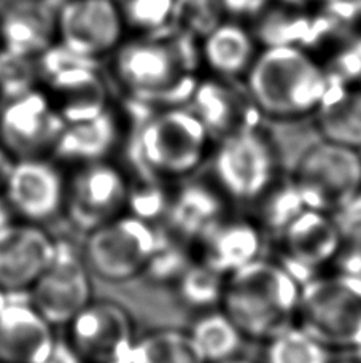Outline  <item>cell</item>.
<instances>
[{
  "label": "cell",
  "mask_w": 361,
  "mask_h": 363,
  "mask_svg": "<svg viewBox=\"0 0 361 363\" xmlns=\"http://www.w3.org/2000/svg\"><path fill=\"white\" fill-rule=\"evenodd\" d=\"M107 61L112 82L137 110L188 106L202 79L199 42L172 28L127 37Z\"/></svg>",
  "instance_id": "6da1fadb"
},
{
  "label": "cell",
  "mask_w": 361,
  "mask_h": 363,
  "mask_svg": "<svg viewBox=\"0 0 361 363\" xmlns=\"http://www.w3.org/2000/svg\"><path fill=\"white\" fill-rule=\"evenodd\" d=\"M242 83L263 116L299 120L317 113L333 82L312 50L266 45Z\"/></svg>",
  "instance_id": "7a4b0ae2"
},
{
  "label": "cell",
  "mask_w": 361,
  "mask_h": 363,
  "mask_svg": "<svg viewBox=\"0 0 361 363\" xmlns=\"http://www.w3.org/2000/svg\"><path fill=\"white\" fill-rule=\"evenodd\" d=\"M131 110V160L140 177L164 184L182 180L207 158L212 135L190 106Z\"/></svg>",
  "instance_id": "3957f363"
},
{
  "label": "cell",
  "mask_w": 361,
  "mask_h": 363,
  "mask_svg": "<svg viewBox=\"0 0 361 363\" xmlns=\"http://www.w3.org/2000/svg\"><path fill=\"white\" fill-rule=\"evenodd\" d=\"M301 285L280 262L260 257L227 277L222 309L245 338L269 340L298 319Z\"/></svg>",
  "instance_id": "277c9868"
},
{
  "label": "cell",
  "mask_w": 361,
  "mask_h": 363,
  "mask_svg": "<svg viewBox=\"0 0 361 363\" xmlns=\"http://www.w3.org/2000/svg\"><path fill=\"white\" fill-rule=\"evenodd\" d=\"M299 327L328 349H361V277L339 271L301 285Z\"/></svg>",
  "instance_id": "5b68a950"
},
{
  "label": "cell",
  "mask_w": 361,
  "mask_h": 363,
  "mask_svg": "<svg viewBox=\"0 0 361 363\" xmlns=\"http://www.w3.org/2000/svg\"><path fill=\"white\" fill-rule=\"evenodd\" d=\"M40 88L66 125L99 115L112 106V91L101 62L53 45L37 57Z\"/></svg>",
  "instance_id": "8992f818"
},
{
  "label": "cell",
  "mask_w": 361,
  "mask_h": 363,
  "mask_svg": "<svg viewBox=\"0 0 361 363\" xmlns=\"http://www.w3.org/2000/svg\"><path fill=\"white\" fill-rule=\"evenodd\" d=\"M212 166L215 185L237 203H256L279 180V153L261 126L222 138Z\"/></svg>",
  "instance_id": "52a82bcc"
},
{
  "label": "cell",
  "mask_w": 361,
  "mask_h": 363,
  "mask_svg": "<svg viewBox=\"0 0 361 363\" xmlns=\"http://www.w3.org/2000/svg\"><path fill=\"white\" fill-rule=\"evenodd\" d=\"M158 239L154 223L126 212L86 233L81 250L94 277L122 284L145 274Z\"/></svg>",
  "instance_id": "ba28073f"
},
{
  "label": "cell",
  "mask_w": 361,
  "mask_h": 363,
  "mask_svg": "<svg viewBox=\"0 0 361 363\" xmlns=\"http://www.w3.org/2000/svg\"><path fill=\"white\" fill-rule=\"evenodd\" d=\"M132 180L112 160L74 166L67 176L64 216L83 235L127 212Z\"/></svg>",
  "instance_id": "9c48e42d"
},
{
  "label": "cell",
  "mask_w": 361,
  "mask_h": 363,
  "mask_svg": "<svg viewBox=\"0 0 361 363\" xmlns=\"http://www.w3.org/2000/svg\"><path fill=\"white\" fill-rule=\"evenodd\" d=\"M129 37L118 0H59L56 45L89 61L108 60Z\"/></svg>",
  "instance_id": "30bf717a"
},
{
  "label": "cell",
  "mask_w": 361,
  "mask_h": 363,
  "mask_svg": "<svg viewBox=\"0 0 361 363\" xmlns=\"http://www.w3.org/2000/svg\"><path fill=\"white\" fill-rule=\"evenodd\" d=\"M93 277L81 245L56 239L55 254L28 291V298L51 325L62 328L93 300Z\"/></svg>",
  "instance_id": "8fae6325"
},
{
  "label": "cell",
  "mask_w": 361,
  "mask_h": 363,
  "mask_svg": "<svg viewBox=\"0 0 361 363\" xmlns=\"http://www.w3.org/2000/svg\"><path fill=\"white\" fill-rule=\"evenodd\" d=\"M293 180L307 209L333 213L361 191V155L323 140L302 155Z\"/></svg>",
  "instance_id": "7c38bea8"
},
{
  "label": "cell",
  "mask_w": 361,
  "mask_h": 363,
  "mask_svg": "<svg viewBox=\"0 0 361 363\" xmlns=\"http://www.w3.org/2000/svg\"><path fill=\"white\" fill-rule=\"evenodd\" d=\"M66 340L83 363H122L134 346L135 323L125 306L93 300L66 325Z\"/></svg>",
  "instance_id": "4fadbf2b"
},
{
  "label": "cell",
  "mask_w": 361,
  "mask_h": 363,
  "mask_svg": "<svg viewBox=\"0 0 361 363\" xmlns=\"http://www.w3.org/2000/svg\"><path fill=\"white\" fill-rule=\"evenodd\" d=\"M64 126L40 86L0 104V144L13 160L53 158Z\"/></svg>",
  "instance_id": "5bb4252c"
},
{
  "label": "cell",
  "mask_w": 361,
  "mask_h": 363,
  "mask_svg": "<svg viewBox=\"0 0 361 363\" xmlns=\"http://www.w3.org/2000/svg\"><path fill=\"white\" fill-rule=\"evenodd\" d=\"M62 167L53 158L13 160L0 193L13 218L45 225L61 216L67 188Z\"/></svg>",
  "instance_id": "9a60e30c"
},
{
  "label": "cell",
  "mask_w": 361,
  "mask_h": 363,
  "mask_svg": "<svg viewBox=\"0 0 361 363\" xmlns=\"http://www.w3.org/2000/svg\"><path fill=\"white\" fill-rule=\"evenodd\" d=\"M280 263L304 284L339 257L344 241L333 216L306 209L280 233Z\"/></svg>",
  "instance_id": "2e32d148"
},
{
  "label": "cell",
  "mask_w": 361,
  "mask_h": 363,
  "mask_svg": "<svg viewBox=\"0 0 361 363\" xmlns=\"http://www.w3.org/2000/svg\"><path fill=\"white\" fill-rule=\"evenodd\" d=\"M55 247L56 238L43 225L15 218L0 228V290L10 296L28 295Z\"/></svg>",
  "instance_id": "e0dca14e"
},
{
  "label": "cell",
  "mask_w": 361,
  "mask_h": 363,
  "mask_svg": "<svg viewBox=\"0 0 361 363\" xmlns=\"http://www.w3.org/2000/svg\"><path fill=\"white\" fill-rule=\"evenodd\" d=\"M188 106L201 118L212 138L218 139L260 126L263 118L241 80L207 75L199 82Z\"/></svg>",
  "instance_id": "ac0fdd59"
},
{
  "label": "cell",
  "mask_w": 361,
  "mask_h": 363,
  "mask_svg": "<svg viewBox=\"0 0 361 363\" xmlns=\"http://www.w3.org/2000/svg\"><path fill=\"white\" fill-rule=\"evenodd\" d=\"M56 341V327L28 295L10 296L0 309V363H43Z\"/></svg>",
  "instance_id": "d6986e66"
},
{
  "label": "cell",
  "mask_w": 361,
  "mask_h": 363,
  "mask_svg": "<svg viewBox=\"0 0 361 363\" xmlns=\"http://www.w3.org/2000/svg\"><path fill=\"white\" fill-rule=\"evenodd\" d=\"M126 135L125 115L115 104L93 118L64 126L53 160L67 167L112 160Z\"/></svg>",
  "instance_id": "ffe728a7"
},
{
  "label": "cell",
  "mask_w": 361,
  "mask_h": 363,
  "mask_svg": "<svg viewBox=\"0 0 361 363\" xmlns=\"http://www.w3.org/2000/svg\"><path fill=\"white\" fill-rule=\"evenodd\" d=\"M56 4L51 0L0 2V48L38 57L56 45Z\"/></svg>",
  "instance_id": "44dd1931"
},
{
  "label": "cell",
  "mask_w": 361,
  "mask_h": 363,
  "mask_svg": "<svg viewBox=\"0 0 361 363\" xmlns=\"http://www.w3.org/2000/svg\"><path fill=\"white\" fill-rule=\"evenodd\" d=\"M227 196L207 182H186L171 193L166 212L167 231L185 242H199L227 218Z\"/></svg>",
  "instance_id": "7402d4cb"
},
{
  "label": "cell",
  "mask_w": 361,
  "mask_h": 363,
  "mask_svg": "<svg viewBox=\"0 0 361 363\" xmlns=\"http://www.w3.org/2000/svg\"><path fill=\"white\" fill-rule=\"evenodd\" d=\"M261 43L245 21L224 18L199 42L202 69L218 79L243 80L255 62Z\"/></svg>",
  "instance_id": "603a6c76"
},
{
  "label": "cell",
  "mask_w": 361,
  "mask_h": 363,
  "mask_svg": "<svg viewBox=\"0 0 361 363\" xmlns=\"http://www.w3.org/2000/svg\"><path fill=\"white\" fill-rule=\"evenodd\" d=\"M201 260L223 276H229L261 257V231L243 218H224L201 241Z\"/></svg>",
  "instance_id": "cb8c5ba5"
},
{
  "label": "cell",
  "mask_w": 361,
  "mask_h": 363,
  "mask_svg": "<svg viewBox=\"0 0 361 363\" xmlns=\"http://www.w3.org/2000/svg\"><path fill=\"white\" fill-rule=\"evenodd\" d=\"M315 115L323 140L360 150L361 85H344L333 82Z\"/></svg>",
  "instance_id": "d4e9b609"
},
{
  "label": "cell",
  "mask_w": 361,
  "mask_h": 363,
  "mask_svg": "<svg viewBox=\"0 0 361 363\" xmlns=\"http://www.w3.org/2000/svg\"><path fill=\"white\" fill-rule=\"evenodd\" d=\"M190 336L205 363H218L236 357L245 336L224 311L210 309L199 317Z\"/></svg>",
  "instance_id": "484cf974"
},
{
  "label": "cell",
  "mask_w": 361,
  "mask_h": 363,
  "mask_svg": "<svg viewBox=\"0 0 361 363\" xmlns=\"http://www.w3.org/2000/svg\"><path fill=\"white\" fill-rule=\"evenodd\" d=\"M126 363H205L190 333L180 330H154L137 336Z\"/></svg>",
  "instance_id": "4316f807"
},
{
  "label": "cell",
  "mask_w": 361,
  "mask_h": 363,
  "mask_svg": "<svg viewBox=\"0 0 361 363\" xmlns=\"http://www.w3.org/2000/svg\"><path fill=\"white\" fill-rule=\"evenodd\" d=\"M268 341L266 363H331L330 349L299 325L282 330Z\"/></svg>",
  "instance_id": "83f0119b"
},
{
  "label": "cell",
  "mask_w": 361,
  "mask_h": 363,
  "mask_svg": "<svg viewBox=\"0 0 361 363\" xmlns=\"http://www.w3.org/2000/svg\"><path fill=\"white\" fill-rule=\"evenodd\" d=\"M227 276L209 268L202 262L191 263L177 279V290L185 304L195 309L222 306Z\"/></svg>",
  "instance_id": "f1b7e54d"
},
{
  "label": "cell",
  "mask_w": 361,
  "mask_h": 363,
  "mask_svg": "<svg viewBox=\"0 0 361 363\" xmlns=\"http://www.w3.org/2000/svg\"><path fill=\"white\" fill-rule=\"evenodd\" d=\"M224 18L220 0H173L171 28L201 42Z\"/></svg>",
  "instance_id": "f546056e"
},
{
  "label": "cell",
  "mask_w": 361,
  "mask_h": 363,
  "mask_svg": "<svg viewBox=\"0 0 361 363\" xmlns=\"http://www.w3.org/2000/svg\"><path fill=\"white\" fill-rule=\"evenodd\" d=\"M131 35H151L171 28L173 0H118Z\"/></svg>",
  "instance_id": "4dcf8cb0"
},
{
  "label": "cell",
  "mask_w": 361,
  "mask_h": 363,
  "mask_svg": "<svg viewBox=\"0 0 361 363\" xmlns=\"http://www.w3.org/2000/svg\"><path fill=\"white\" fill-rule=\"evenodd\" d=\"M260 201L263 203V222L275 233H280L301 212L307 209L293 179L285 184L277 180L275 185Z\"/></svg>",
  "instance_id": "1f68e13d"
},
{
  "label": "cell",
  "mask_w": 361,
  "mask_h": 363,
  "mask_svg": "<svg viewBox=\"0 0 361 363\" xmlns=\"http://www.w3.org/2000/svg\"><path fill=\"white\" fill-rule=\"evenodd\" d=\"M40 86L37 57L0 48V97L2 102Z\"/></svg>",
  "instance_id": "d6a6232c"
},
{
  "label": "cell",
  "mask_w": 361,
  "mask_h": 363,
  "mask_svg": "<svg viewBox=\"0 0 361 363\" xmlns=\"http://www.w3.org/2000/svg\"><path fill=\"white\" fill-rule=\"evenodd\" d=\"M186 244L188 242L173 236L167 230L159 231L156 250H154L150 264L145 271L147 274H150L158 282H177V279L191 264Z\"/></svg>",
  "instance_id": "836d02e7"
},
{
  "label": "cell",
  "mask_w": 361,
  "mask_h": 363,
  "mask_svg": "<svg viewBox=\"0 0 361 363\" xmlns=\"http://www.w3.org/2000/svg\"><path fill=\"white\" fill-rule=\"evenodd\" d=\"M169 201L171 193L164 190V182L140 177L131 184L127 213L154 223V220L164 218Z\"/></svg>",
  "instance_id": "e575fe53"
},
{
  "label": "cell",
  "mask_w": 361,
  "mask_h": 363,
  "mask_svg": "<svg viewBox=\"0 0 361 363\" xmlns=\"http://www.w3.org/2000/svg\"><path fill=\"white\" fill-rule=\"evenodd\" d=\"M331 216L344 245H350V247L361 245V191L347 199Z\"/></svg>",
  "instance_id": "d590c367"
},
{
  "label": "cell",
  "mask_w": 361,
  "mask_h": 363,
  "mask_svg": "<svg viewBox=\"0 0 361 363\" xmlns=\"http://www.w3.org/2000/svg\"><path fill=\"white\" fill-rule=\"evenodd\" d=\"M220 4L227 18L247 21L260 16L273 0H220Z\"/></svg>",
  "instance_id": "8d00e7d4"
},
{
  "label": "cell",
  "mask_w": 361,
  "mask_h": 363,
  "mask_svg": "<svg viewBox=\"0 0 361 363\" xmlns=\"http://www.w3.org/2000/svg\"><path fill=\"white\" fill-rule=\"evenodd\" d=\"M43 363H83L79 357L72 346L64 338H57L55 347L51 349V352Z\"/></svg>",
  "instance_id": "74e56055"
},
{
  "label": "cell",
  "mask_w": 361,
  "mask_h": 363,
  "mask_svg": "<svg viewBox=\"0 0 361 363\" xmlns=\"http://www.w3.org/2000/svg\"><path fill=\"white\" fill-rule=\"evenodd\" d=\"M277 2L298 6V9L304 10H328L333 5H336L338 0H277Z\"/></svg>",
  "instance_id": "f35d334b"
},
{
  "label": "cell",
  "mask_w": 361,
  "mask_h": 363,
  "mask_svg": "<svg viewBox=\"0 0 361 363\" xmlns=\"http://www.w3.org/2000/svg\"><path fill=\"white\" fill-rule=\"evenodd\" d=\"M340 271L350 272V274H355V276L361 277V245L352 247L349 258H345L344 269H340Z\"/></svg>",
  "instance_id": "ab89813d"
},
{
  "label": "cell",
  "mask_w": 361,
  "mask_h": 363,
  "mask_svg": "<svg viewBox=\"0 0 361 363\" xmlns=\"http://www.w3.org/2000/svg\"><path fill=\"white\" fill-rule=\"evenodd\" d=\"M11 163H13V158L10 157L8 152H6L2 147V144H0V193H2L6 174H8V171H10Z\"/></svg>",
  "instance_id": "60d3db41"
},
{
  "label": "cell",
  "mask_w": 361,
  "mask_h": 363,
  "mask_svg": "<svg viewBox=\"0 0 361 363\" xmlns=\"http://www.w3.org/2000/svg\"><path fill=\"white\" fill-rule=\"evenodd\" d=\"M11 220H15L13 218V216H11V212H10V209H8V206L5 204V201H4V198L0 196V228H4L5 225H8Z\"/></svg>",
  "instance_id": "b9f144b4"
},
{
  "label": "cell",
  "mask_w": 361,
  "mask_h": 363,
  "mask_svg": "<svg viewBox=\"0 0 361 363\" xmlns=\"http://www.w3.org/2000/svg\"><path fill=\"white\" fill-rule=\"evenodd\" d=\"M218 363H255V362H251V360H247V359H242V357H231V359H227V360H223V362H218Z\"/></svg>",
  "instance_id": "7bdbcfd3"
},
{
  "label": "cell",
  "mask_w": 361,
  "mask_h": 363,
  "mask_svg": "<svg viewBox=\"0 0 361 363\" xmlns=\"http://www.w3.org/2000/svg\"><path fill=\"white\" fill-rule=\"evenodd\" d=\"M336 5H344V6H358L361 5V0H338Z\"/></svg>",
  "instance_id": "ee69618b"
},
{
  "label": "cell",
  "mask_w": 361,
  "mask_h": 363,
  "mask_svg": "<svg viewBox=\"0 0 361 363\" xmlns=\"http://www.w3.org/2000/svg\"><path fill=\"white\" fill-rule=\"evenodd\" d=\"M8 298H10V295H6L5 291L0 290V309H2V306L6 301H8Z\"/></svg>",
  "instance_id": "f6af8a7d"
},
{
  "label": "cell",
  "mask_w": 361,
  "mask_h": 363,
  "mask_svg": "<svg viewBox=\"0 0 361 363\" xmlns=\"http://www.w3.org/2000/svg\"><path fill=\"white\" fill-rule=\"evenodd\" d=\"M340 363H361L360 360H350V362H340Z\"/></svg>",
  "instance_id": "bcb514c9"
},
{
  "label": "cell",
  "mask_w": 361,
  "mask_h": 363,
  "mask_svg": "<svg viewBox=\"0 0 361 363\" xmlns=\"http://www.w3.org/2000/svg\"><path fill=\"white\" fill-rule=\"evenodd\" d=\"M358 355H360V362H361V349H358Z\"/></svg>",
  "instance_id": "7dc6e473"
},
{
  "label": "cell",
  "mask_w": 361,
  "mask_h": 363,
  "mask_svg": "<svg viewBox=\"0 0 361 363\" xmlns=\"http://www.w3.org/2000/svg\"><path fill=\"white\" fill-rule=\"evenodd\" d=\"M51 2H59V0H51Z\"/></svg>",
  "instance_id": "c3c4849f"
},
{
  "label": "cell",
  "mask_w": 361,
  "mask_h": 363,
  "mask_svg": "<svg viewBox=\"0 0 361 363\" xmlns=\"http://www.w3.org/2000/svg\"><path fill=\"white\" fill-rule=\"evenodd\" d=\"M0 104H2V97H0Z\"/></svg>",
  "instance_id": "681fc988"
},
{
  "label": "cell",
  "mask_w": 361,
  "mask_h": 363,
  "mask_svg": "<svg viewBox=\"0 0 361 363\" xmlns=\"http://www.w3.org/2000/svg\"><path fill=\"white\" fill-rule=\"evenodd\" d=\"M122 363H126V362H122Z\"/></svg>",
  "instance_id": "f907efd6"
}]
</instances>
